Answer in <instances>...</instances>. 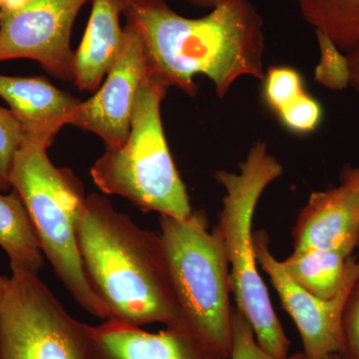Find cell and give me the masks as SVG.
<instances>
[{
  "instance_id": "6da1fadb",
  "label": "cell",
  "mask_w": 359,
  "mask_h": 359,
  "mask_svg": "<svg viewBox=\"0 0 359 359\" xmlns=\"http://www.w3.org/2000/svg\"><path fill=\"white\" fill-rule=\"evenodd\" d=\"M125 15L140 32L149 68L168 87L197 94L204 75L224 98L240 78L263 80L264 32L250 0H226L200 18H188L164 0H125Z\"/></svg>"
},
{
  "instance_id": "7a4b0ae2",
  "label": "cell",
  "mask_w": 359,
  "mask_h": 359,
  "mask_svg": "<svg viewBox=\"0 0 359 359\" xmlns=\"http://www.w3.org/2000/svg\"><path fill=\"white\" fill-rule=\"evenodd\" d=\"M77 240L85 275L107 309L108 320L136 327L189 325L159 233L137 226L106 198L92 193L80 212Z\"/></svg>"
},
{
  "instance_id": "3957f363",
  "label": "cell",
  "mask_w": 359,
  "mask_h": 359,
  "mask_svg": "<svg viewBox=\"0 0 359 359\" xmlns=\"http://www.w3.org/2000/svg\"><path fill=\"white\" fill-rule=\"evenodd\" d=\"M283 173V165L269 154L266 143L257 142L238 172L221 170L215 174L226 191L217 226L226 248L236 308L249 321L259 346L276 358L289 356L292 342L257 269L252 219L264 190Z\"/></svg>"
},
{
  "instance_id": "277c9868",
  "label": "cell",
  "mask_w": 359,
  "mask_h": 359,
  "mask_svg": "<svg viewBox=\"0 0 359 359\" xmlns=\"http://www.w3.org/2000/svg\"><path fill=\"white\" fill-rule=\"evenodd\" d=\"M9 180L59 280L87 313L108 320L107 309L85 275L78 245L77 222L86 199L80 180L70 170L54 166L47 148L27 140L14 156Z\"/></svg>"
},
{
  "instance_id": "5b68a950",
  "label": "cell",
  "mask_w": 359,
  "mask_h": 359,
  "mask_svg": "<svg viewBox=\"0 0 359 359\" xmlns=\"http://www.w3.org/2000/svg\"><path fill=\"white\" fill-rule=\"evenodd\" d=\"M168 89L149 68L137 96L128 139L121 147L106 148L92 167L91 177L102 192L126 198L141 211L185 219L193 210L161 118Z\"/></svg>"
},
{
  "instance_id": "8992f818",
  "label": "cell",
  "mask_w": 359,
  "mask_h": 359,
  "mask_svg": "<svg viewBox=\"0 0 359 359\" xmlns=\"http://www.w3.org/2000/svg\"><path fill=\"white\" fill-rule=\"evenodd\" d=\"M160 238L177 299L193 330L224 358L231 351L230 266L218 226L203 210L189 218L160 216Z\"/></svg>"
},
{
  "instance_id": "52a82bcc",
  "label": "cell",
  "mask_w": 359,
  "mask_h": 359,
  "mask_svg": "<svg viewBox=\"0 0 359 359\" xmlns=\"http://www.w3.org/2000/svg\"><path fill=\"white\" fill-rule=\"evenodd\" d=\"M11 271L0 297V359H95L93 327L71 316L39 275Z\"/></svg>"
},
{
  "instance_id": "ba28073f",
  "label": "cell",
  "mask_w": 359,
  "mask_h": 359,
  "mask_svg": "<svg viewBox=\"0 0 359 359\" xmlns=\"http://www.w3.org/2000/svg\"><path fill=\"white\" fill-rule=\"evenodd\" d=\"M88 0H8L0 9V62L32 59L52 76L74 80L71 33Z\"/></svg>"
},
{
  "instance_id": "9c48e42d",
  "label": "cell",
  "mask_w": 359,
  "mask_h": 359,
  "mask_svg": "<svg viewBox=\"0 0 359 359\" xmlns=\"http://www.w3.org/2000/svg\"><path fill=\"white\" fill-rule=\"evenodd\" d=\"M255 256L273 285L283 309L299 330L306 359H327L342 353V318L348 295L359 278V262L347 261L344 285L334 299H321L309 294L290 278L271 249L266 231H254Z\"/></svg>"
},
{
  "instance_id": "30bf717a",
  "label": "cell",
  "mask_w": 359,
  "mask_h": 359,
  "mask_svg": "<svg viewBox=\"0 0 359 359\" xmlns=\"http://www.w3.org/2000/svg\"><path fill=\"white\" fill-rule=\"evenodd\" d=\"M121 54L103 86L88 101L80 102L69 125L98 135L106 148H119L128 139L137 96L149 66L140 32L128 20Z\"/></svg>"
},
{
  "instance_id": "8fae6325",
  "label": "cell",
  "mask_w": 359,
  "mask_h": 359,
  "mask_svg": "<svg viewBox=\"0 0 359 359\" xmlns=\"http://www.w3.org/2000/svg\"><path fill=\"white\" fill-rule=\"evenodd\" d=\"M292 240L294 252L337 249L353 254L359 242V167L346 168L339 186L311 194L295 219Z\"/></svg>"
},
{
  "instance_id": "7c38bea8",
  "label": "cell",
  "mask_w": 359,
  "mask_h": 359,
  "mask_svg": "<svg viewBox=\"0 0 359 359\" xmlns=\"http://www.w3.org/2000/svg\"><path fill=\"white\" fill-rule=\"evenodd\" d=\"M95 359H226L189 325L154 334L117 320L92 328Z\"/></svg>"
},
{
  "instance_id": "4fadbf2b",
  "label": "cell",
  "mask_w": 359,
  "mask_h": 359,
  "mask_svg": "<svg viewBox=\"0 0 359 359\" xmlns=\"http://www.w3.org/2000/svg\"><path fill=\"white\" fill-rule=\"evenodd\" d=\"M0 97L20 121L25 140L47 149L81 102L43 77L0 75Z\"/></svg>"
},
{
  "instance_id": "5bb4252c",
  "label": "cell",
  "mask_w": 359,
  "mask_h": 359,
  "mask_svg": "<svg viewBox=\"0 0 359 359\" xmlns=\"http://www.w3.org/2000/svg\"><path fill=\"white\" fill-rule=\"evenodd\" d=\"M81 44L74 53V81L81 91L99 88L121 54L125 30L120 25L125 0H91Z\"/></svg>"
},
{
  "instance_id": "9a60e30c",
  "label": "cell",
  "mask_w": 359,
  "mask_h": 359,
  "mask_svg": "<svg viewBox=\"0 0 359 359\" xmlns=\"http://www.w3.org/2000/svg\"><path fill=\"white\" fill-rule=\"evenodd\" d=\"M351 252L337 249L294 252L282 262L285 273L309 294L328 301L344 285Z\"/></svg>"
},
{
  "instance_id": "2e32d148",
  "label": "cell",
  "mask_w": 359,
  "mask_h": 359,
  "mask_svg": "<svg viewBox=\"0 0 359 359\" xmlns=\"http://www.w3.org/2000/svg\"><path fill=\"white\" fill-rule=\"evenodd\" d=\"M0 248L11 261V269L39 275L44 257L29 214L15 191L0 193Z\"/></svg>"
},
{
  "instance_id": "e0dca14e",
  "label": "cell",
  "mask_w": 359,
  "mask_h": 359,
  "mask_svg": "<svg viewBox=\"0 0 359 359\" xmlns=\"http://www.w3.org/2000/svg\"><path fill=\"white\" fill-rule=\"evenodd\" d=\"M316 32L348 54L359 48V0H292Z\"/></svg>"
},
{
  "instance_id": "ac0fdd59",
  "label": "cell",
  "mask_w": 359,
  "mask_h": 359,
  "mask_svg": "<svg viewBox=\"0 0 359 359\" xmlns=\"http://www.w3.org/2000/svg\"><path fill=\"white\" fill-rule=\"evenodd\" d=\"M306 92L304 78L294 68L273 66L264 73L262 94L264 103L275 114Z\"/></svg>"
},
{
  "instance_id": "d6986e66",
  "label": "cell",
  "mask_w": 359,
  "mask_h": 359,
  "mask_svg": "<svg viewBox=\"0 0 359 359\" xmlns=\"http://www.w3.org/2000/svg\"><path fill=\"white\" fill-rule=\"evenodd\" d=\"M320 49V61L314 69V80L321 86L342 91L351 86L348 57L327 36L316 32Z\"/></svg>"
},
{
  "instance_id": "ffe728a7",
  "label": "cell",
  "mask_w": 359,
  "mask_h": 359,
  "mask_svg": "<svg viewBox=\"0 0 359 359\" xmlns=\"http://www.w3.org/2000/svg\"><path fill=\"white\" fill-rule=\"evenodd\" d=\"M276 115L280 124L292 133L308 135L320 126L323 110L321 104L306 91Z\"/></svg>"
},
{
  "instance_id": "44dd1931",
  "label": "cell",
  "mask_w": 359,
  "mask_h": 359,
  "mask_svg": "<svg viewBox=\"0 0 359 359\" xmlns=\"http://www.w3.org/2000/svg\"><path fill=\"white\" fill-rule=\"evenodd\" d=\"M25 140L20 121L11 110L0 106V193L11 189L9 175L14 156Z\"/></svg>"
},
{
  "instance_id": "7402d4cb",
  "label": "cell",
  "mask_w": 359,
  "mask_h": 359,
  "mask_svg": "<svg viewBox=\"0 0 359 359\" xmlns=\"http://www.w3.org/2000/svg\"><path fill=\"white\" fill-rule=\"evenodd\" d=\"M231 330L233 339L229 359H306L302 353L290 354L287 358H276L266 353L257 341L249 321L236 306L231 313Z\"/></svg>"
},
{
  "instance_id": "603a6c76",
  "label": "cell",
  "mask_w": 359,
  "mask_h": 359,
  "mask_svg": "<svg viewBox=\"0 0 359 359\" xmlns=\"http://www.w3.org/2000/svg\"><path fill=\"white\" fill-rule=\"evenodd\" d=\"M359 359V278L347 299L342 318V353Z\"/></svg>"
},
{
  "instance_id": "cb8c5ba5",
  "label": "cell",
  "mask_w": 359,
  "mask_h": 359,
  "mask_svg": "<svg viewBox=\"0 0 359 359\" xmlns=\"http://www.w3.org/2000/svg\"><path fill=\"white\" fill-rule=\"evenodd\" d=\"M351 69V86L359 94V48L347 54Z\"/></svg>"
},
{
  "instance_id": "d4e9b609",
  "label": "cell",
  "mask_w": 359,
  "mask_h": 359,
  "mask_svg": "<svg viewBox=\"0 0 359 359\" xmlns=\"http://www.w3.org/2000/svg\"><path fill=\"white\" fill-rule=\"evenodd\" d=\"M189 1H190V4H192L194 6H197L203 9H210V11H211V9L219 6V4H223V2L226 1V0H189Z\"/></svg>"
},
{
  "instance_id": "484cf974",
  "label": "cell",
  "mask_w": 359,
  "mask_h": 359,
  "mask_svg": "<svg viewBox=\"0 0 359 359\" xmlns=\"http://www.w3.org/2000/svg\"><path fill=\"white\" fill-rule=\"evenodd\" d=\"M7 282H8V278L0 276V297L4 294V290H6Z\"/></svg>"
},
{
  "instance_id": "4316f807",
  "label": "cell",
  "mask_w": 359,
  "mask_h": 359,
  "mask_svg": "<svg viewBox=\"0 0 359 359\" xmlns=\"http://www.w3.org/2000/svg\"><path fill=\"white\" fill-rule=\"evenodd\" d=\"M327 359H347L344 354L341 353H335L332 354V355L328 356Z\"/></svg>"
},
{
  "instance_id": "83f0119b",
  "label": "cell",
  "mask_w": 359,
  "mask_h": 359,
  "mask_svg": "<svg viewBox=\"0 0 359 359\" xmlns=\"http://www.w3.org/2000/svg\"><path fill=\"white\" fill-rule=\"evenodd\" d=\"M7 1H8V0H0V9H1L2 7L6 6Z\"/></svg>"
},
{
  "instance_id": "f1b7e54d",
  "label": "cell",
  "mask_w": 359,
  "mask_h": 359,
  "mask_svg": "<svg viewBox=\"0 0 359 359\" xmlns=\"http://www.w3.org/2000/svg\"><path fill=\"white\" fill-rule=\"evenodd\" d=\"M358 249L359 250V242H358Z\"/></svg>"
}]
</instances>
